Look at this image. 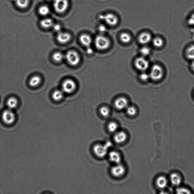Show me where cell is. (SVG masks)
<instances>
[{"label":"cell","mask_w":194,"mask_h":194,"mask_svg":"<svg viewBox=\"0 0 194 194\" xmlns=\"http://www.w3.org/2000/svg\"><path fill=\"white\" fill-rule=\"evenodd\" d=\"M65 57L67 63L72 66L77 65L80 62V57L78 53L73 50L67 52Z\"/></svg>","instance_id":"cell-1"},{"label":"cell","mask_w":194,"mask_h":194,"mask_svg":"<svg viewBox=\"0 0 194 194\" xmlns=\"http://www.w3.org/2000/svg\"><path fill=\"white\" fill-rule=\"evenodd\" d=\"M69 6L68 0H53V8L57 13L60 14L65 13L68 9Z\"/></svg>","instance_id":"cell-2"},{"label":"cell","mask_w":194,"mask_h":194,"mask_svg":"<svg viewBox=\"0 0 194 194\" xmlns=\"http://www.w3.org/2000/svg\"><path fill=\"white\" fill-rule=\"evenodd\" d=\"M95 44L98 49L104 50L109 48L110 45V41L108 39L102 35H99L95 39Z\"/></svg>","instance_id":"cell-3"},{"label":"cell","mask_w":194,"mask_h":194,"mask_svg":"<svg viewBox=\"0 0 194 194\" xmlns=\"http://www.w3.org/2000/svg\"><path fill=\"white\" fill-rule=\"evenodd\" d=\"M164 75L163 69L158 65H155L152 67L150 74V77L154 81L160 80Z\"/></svg>","instance_id":"cell-4"},{"label":"cell","mask_w":194,"mask_h":194,"mask_svg":"<svg viewBox=\"0 0 194 194\" xmlns=\"http://www.w3.org/2000/svg\"><path fill=\"white\" fill-rule=\"evenodd\" d=\"M110 146V143L104 145H96L93 147V151L97 156L100 158L104 157L108 153L109 148Z\"/></svg>","instance_id":"cell-5"},{"label":"cell","mask_w":194,"mask_h":194,"mask_svg":"<svg viewBox=\"0 0 194 194\" xmlns=\"http://www.w3.org/2000/svg\"><path fill=\"white\" fill-rule=\"evenodd\" d=\"M2 119L4 123L11 125L14 123L16 119L15 114L11 109H8L3 112L2 115Z\"/></svg>","instance_id":"cell-6"},{"label":"cell","mask_w":194,"mask_h":194,"mask_svg":"<svg viewBox=\"0 0 194 194\" xmlns=\"http://www.w3.org/2000/svg\"><path fill=\"white\" fill-rule=\"evenodd\" d=\"M76 87V83L71 79H67L63 81L62 84V90L64 93H72Z\"/></svg>","instance_id":"cell-7"},{"label":"cell","mask_w":194,"mask_h":194,"mask_svg":"<svg viewBox=\"0 0 194 194\" xmlns=\"http://www.w3.org/2000/svg\"><path fill=\"white\" fill-rule=\"evenodd\" d=\"M100 20L104 21L108 25L114 26L118 24V20L116 16L112 13H107L99 16Z\"/></svg>","instance_id":"cell-8"},{"label":"cell","mask_w":194,"mask_h":194,"mask_svg":"<svg viewBox=\"0 0 194 194\" xmlns=\"http://www.w3.org/2000/svg\"><path fill=\"white\" fill-rule=\"evenodd\" d=\"M149 62L143 57H140L137 58L135 61V65L138 70L144 72L149 67Z\"/></svg>","instance_id":"cell-9"},{"label":"cell","mask_w":194,"mask_h":194,"mask_svg":"<svg viewBox=\"0 0 194 194\" xmlns=\"http://www.w3.org/2000/svg\"><path fill=\"white\" fill-rule=\"evenodd\" d=\"M111 172L114 177H120L125 174L126 172L125 168L121 163L116 164L112 168Z\"/></svg>","instance_id":"cell-10"},{"label":"cell","mask_w":194,"mask_h":194,"mask_svg":"<svg viewBox=\"0 0 194 194\" xmlns=\"http://www.w3.org/2000/svg\"><path fill=\"white\" fill-rule=\"evenodd\" d=\"M182 179L181 174L178 173H171L169 177V181L175 186H179L181 184Z\"/></svg>","instance_id":"cell-11"},{"label":"cell","mask_w":194,"mask_h":194,"mask_svg":"<svg viewBox=\"0 0 194 194\" xmlns=\"http://www.w3.org/2000/svg\"><path fill=\"white\" fill-rule=\"evenodd\" d=\"M156 185L160 189H164L167 187L169 183V180L164 176L158 177L156 180Z\"/></svg>","instance_id":"cell-12"},{"label":"cell","mask_w":194,"mask_h":194,"mask_svg":"<svg viewBox=\"0 0 194 194\" xmlns=\"http://www.w3.org/2000/svg\"><path fill=\"white\" fill-rule=\"evenodd\" d=\"M71 35L67 32H58L57 39L59 42L61 43H67L70 40Z\"/></svg>","instance_id":"cell-13"},{"label":"cell","mask_w":194,"mask_h":194,"mask_svg":"<svg viewBox=\"0 0 194 194\" xmlns=\"http://www.w3.org/2000/svg\"><path fill=\"white\" fill-rule=\"evenodd\" d=\"M128 105L127 99L123 97L118 98L115 102V107L118 110H122L127 108Z\"/></svg>","instance_id":"cell-14"},{"label":"cell","mask_w":194,"mask_h":194,"mask_svg":"<svg viewBox=\"0 0 194 194\" xmlns=\"http://www.w3.org/2000/svg\"><path fill=\"white\" fill-rule=\"evenodd\" d=\"M151 40V35L148 32L142 33L138 37L139 43L143 44H148Z\"/></svg>","instance_id":"cell-15"},{"label":"cell","mask_w":194,"mask_h":194,"mask_svg":"<svg viewBox=\"0 0 194 194\" xmlns=\"http://www.w3.org/2000/svg\"><path fill=\"white\" fill-rule=\"evenodd\" d=\"M109 159L111 162L115 164L121 163V157L119 152L116 151H111L109 154Z\"/></svg>","instance_id":"cell-16"},{"label":"cell","mask_w":194,"mask_h":194,"mask_svg":"<svg viewBox=\"0 0 194 194\" xmlns=\"http://www.w3.org/2000/svg\"><path fill=\"white\" fill-rule=\"evenodd\" d=\"M127 136L126 133L123 131L116 132L114 140L116 142L118 143H122L124 142L127 140Z\"/></svg>","instance_id":"cell-17"},{"label":"cell","mask_w":194,"mask_h":194,"mask_svg":"<svg viewBox=\"0 0 194 194\" xmlns=\"http://www.w3.org/2000/svg\"><path fill=\"white\" fill-rule=\"evenodd\" d=\"M80 41L83 45L88 47L90 46L92 43L91 36L87 34H83L80 37Z\"/></svg>","instance_id":"cell-18"},{"label":"cell","mask_w":194,"mask_h":194,"mask_svg":"<svg viewBox=\"0 0 194 194\" xmlns=\"http://www.w3.org/2000/svg\"><path fill=\"white\" fill-rule=\"evenodd\" d=\"M40 24L42 27L45 29H48L53 26V22L51 19L46 18L41 20Z\"/></svg>","instance_id":"cell-19"},{"label":"cell","mask_w":194,"mask_h":194,"mask_svg":"<svg viewBox=\"0 0 194 194\" xmlns=\"http://www.w3.org/2000/svg\"><path fill=\"white\" fill-rule=\"evenodd\" d=\"M41 79L39 76H34L31 78L29 81V85L32 87H35L40 84Z\"/></svg>","instance_id":"cell-20"},{"label":"cell","mask_w":194,"mask_h":194,"mask_svg":"<svg viewBox=\"0 0 194 194\" xmlns=\"http://www.w3.org/2000/svg\"><path fill=\"white\" fill-rule=\"evenodd\" d=\"M15 2L16 4L19 8L24 9L29 6L30 0H16Z\"/></svg>","instance_id":"cell-21"},{"label":"cell","mask_w":194,"mask_h":194,"mask_svg":"<svg viewBox=\"0 0 194 194\" xmlns=\"http://www.w3.org/2000/svg\"><path fill=\"white\" fill-rule=\"evenodd\" d=\"M7 105L8 109L13 110L16 108L18 104V100L14 97H11L8 99L7 101Z\"/></svg>","instance_id":"cell-22"},{"label":"cell","mask_w":194,"mask_h":194,"mask_svg":"<svg viewBox=\"0 0 194 194\" xmlns=\"http://www.w3.org/2000/svg\"><path fill=\"white\" fill-rule=\"evenodd\" d=\"M63 91L61 90H56L53 92L52 97L55 101H59L63 99L64 97V93Z\"/></svg>","instance_id":"cell-23"},{"label":"cell","mask_w":194,"mask_h":194,"mask_svg":"<svg viewBox=\"0 0 194 194\" xmlns=\"http://www.w3.org/2000/svg\"><path fill=\"white\" fill-rule=\"evenodd\" d=\"M187 58L191 60H194V44L192 45L187 48L186 53Z\"/></svg>","instance_id":"cell-24"},{"label":"cell","mask_w":194,"mask_h":194,"mask_svg":"<svg viewBox=\"0 0 194 194\" xmlns=\"http://www.w3.org/2000/svg\"><path fill=\"white\" fill-rule=\"evenodd\" d=\"M65 58V55L61 52H55L53 55V58L54 61L57 62H62Z\"/></svg>","instance_id":"cell-25"},{"label":"cell","mask_w":194,"mask_h":194,"mask_svg":"<svg viewBox=\"0 0 194 194\" xmlns=\"http://www.w3.org/2000/svg\"><path fill=\"white\" fill-rule=\"evenodd\" d=\"M50 11L49 8L46 5H43L40 7L39 9V13L43 16L48 15Z\"/></svg>","instance_id":"cell-26"},{"label":"cell","mask_w":194,"mask_h":194,"mask_svg":"<svg viewBox=\"0 0 194 194\" xmlns=\"http://www.w3.org/2000/svg\"><path fill=\"white\" fill-rule=\"evenodd\" d=\"M153 45L157 48H161L163 46L164 41L163 39L160 37H156L152 40Z\"/></svg>","instance_id":"cell-27"},{"label":"cell","mask_w":194,"mask_h":194,"mask_svg":"<svg viewBox=\"0 0 194 194\" xmlns=\"http://www.w3.org/2000/svg\"><path fill=\"white\" fill-rule=\"evenodd\" d=\"M118 125L115 122L109 123L108 126V129L110 132L114 133L117 132L118 129Z\"/></svg>","instance_id":"cell-28"},{"label":"cell","mask_w":194,"mask_h":194,"mask_svg":"<svg viewBox=\"0 0 194 194\" xmlns=\"http://www.w3.org/2000/svg\"><path fill=\"white\" fill-rule=\"evenodd\" d=\"M120 40L122 42L127 43H129L131 39V36L126 33H123L121 34L120 36Z\"/></svg>","instance_id":"cell-29"},{"label":"cell","mask_w":194,"mask_h":194,"mask_svg":"<svg viewBox=\"0 0 194 194\" xmlns=\"http://www.w3.org/2000/svg\"><path fill=\"white\" fill-rule=\"evenodd\" d=\"M100 114L104 117H108L110 114V111L109 108L106 107H103L100 109Z\"/></svg>","instance_id":"cell-30"},{"label":"cell","mask_w":194,"mask_h":194,"mask_svg":"<svg viewBox=\"0 0 194 194\" xmlns=\"http://www.w3.org/2000/svg\"><path fill=\"white\" fill-rule=\"evenodd\" d=\"M176 193L179 194H190L191 191L189 189L184 187H180L176 190Z\"/></svg>","instance_id":"cell-31"},{"label":"cell","mask_w":194,"mask_h":194,"mask_svg":"<svg viewBox=\"0 0 194 194\" xmlns=\"http://www.w3.org/2000/svg\"><path fill=\"white\" fill-rule=\"evenodd\" d=\"M126 109V112L128 115L133 116L136 115V108L133 106H128Z\"/></svg>","instance_id":"cell-32"},{"label":"cell","mask_w":194,"mask_h":194,"mask_svg":"<svg viewBox=\"0 0 194 194\" xmlns=\"http://www.w3.org/2000/svg\"><path fill=\"white\" fill-rule=\"evenodd\" d=\"M140 53L143 56H148L150 53V48L148 47H143L140 49Z\"/></svg>","instance_id":"cell-33"},{"label":"cell","mask_w":194,"mask_h":194,"mask_svg":"<svg viewBox=\"0 0 194 194\" xmlns=\"http://www.w3.org/2000/svg\"><path fill=\"white\" fill-rule=\"evenodd\" d=\"M150 77V75L145 72H143L140 75V78L142 81H148L149 77Z\"/></svg>","instance_id":"cell-34"},{"label":"cell","mask_w":194,"mask_h":194,"mask_svg":"<svg viewBox=\"0 0 194 194\" xmlns=\"http://www.w3.org/2000/svg\"><path fill=\"white\" fill-rule=\"evenodd\" d=\"M188 23L189 25L194 26V13H192L189 17L188 20Z\"/></svg>","instance_id":"cell-35"},{"label":"cell","mask_w":194,"mask_h":194,"mask_svg":"<svg viewBox=\"0 0 194 194\" xmlns=\"http://www.w3.org/2000/svg\"><path fill=\"white\" fill-rule=\"evenodd\" d=\"M53 30L57 32H60L61 29V26L59 24H53Z\"/></svg>","instance_id":"cell-36"},{"label":"cell","mask_w":194,"mask_h":194,"mask_svg":"<svg viewBox=\"0 0 194 194\" xmlns=\"http://www.w3.org/2000/svg\"><path fill=\"white\" fill-rule=\"evenodd\" d=\"M100 32L104 33L106 32L107 29V28L103 25H100L98 28Z\"/></svg>","instance_id":"cell-37"},{"label":"cell","mask_w":194,"mask_h":194,"mask_svg":"<svg viewBox=\"0 0 194 194\" xmlns=\"http://www.w3.org/2000/svg\"><path fill=\"white\" fill-rule=\"evenodd\" d=\"M86 53L88 54H91L93 53V50L90 46L86 48Z\"/></svg>","instance_id":"cell-38"},{"label":"cell","mask_w":194,"mask_h":194,"mask_svg":"<svg viewBox=\"0 0 194 194\" xmlns=\"http://www.w3.org/2000/svg\"><path fill=\"white\" fill-rule=\"evenodd\" d=\"M191 67L192 70L194 72V60H192L191 64Z\"/></svg>","instance_id":"cell-39"},{"label":"cell","mask_w":194,"mask_h":194,"mask_svg":"<svg viewBox=\"0 0 194 194\" xmlns=\"http://www.w3.org/2000/svg\"><path fill=\"white\" fill-rule=\"evenodd\" d=\"M48 1H52V0H48Z\"/></svg>","instance_id":"cell-40"},{"label":"cell","mask_w":194,"mask_h":194,"mask_svg":"<svg viewBox=\"0 0 194 194\" xmlns=\"http://www.w3.org/2000/svg\"></svg>","instance_id":"cell-41"}]
</instances>
